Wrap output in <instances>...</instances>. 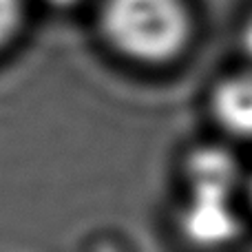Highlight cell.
<instances>
[{
    "mask_svg": "<svg viewBox=\"0 0 252 252\" xmlns=\"http://www.w3.org/2000/svg\"><path fill=\"white\" fill-rule=\"evenodd\" d=\"M175 226L179 237L195 250L223 252L232 248L250 226L244 192L184 186Z\"/></svg>",
    "mask_w": 252,
    "mask_h": 252,
    "instance_id": "7a4b0ae2",
    "label": "cell"
},
{
    "mask_svg": "<svg viewBox=\"0 0 252 252\" xmlns=\"http://www.w3.org/2000/svg\"><path fill=\"white\" fill-rule=\"evenodd\" d=\"M244 206L246 213H248V219L252 223V168L246 170V179H244Z\"/></svg>",
    "mask_w": 252,
    "mask_h": 252,
    "instance_id": "8992f818",
    "label": "cell"
},
{
    "mask_svg": "<svg viewBox=\"0 0 252 252\" xmlns=\"http://www.w3.org/2000/svg\"><path fill=\"white\" fill-rule=\"evenodd\" d=\"M25 20V2L22 0H0V49H4Z\"/></svg>",
    "mask_w": 252,
    "mask_h": 252,
    "instance_id": "277c9868",
    "label": "cell"
},
{
    "mask_svg": "<svg viewBox=\"0 0 252 252\" xmlns=\"http://www.w3.org/2000/svg\"><path fill=\"white\" fill-rule=\"evenodd\" d=\"M44 2L53 4V7H60V9H64V7H73V4L82 2V0H44Z\"/></svg>",
    "mask_w": 252,
    "mask_h": 252,
    "instance_id": "52a82bcc",
    "label": "cell"
},
{
    "mask_svg": "<svg viewBox=\"0 0 252 252\" xmlns=\"http://www.w3.org/2000/svg\"><path fill=\"white\" fill-rule=\"evenodd\" d=\"M239 38H241V51L246 56V64L252 66V11L246 16L244 25H241Z\"/></svg>",
    "mask_w": 252,
    "mask_h": 252,
    "instance_id": "5b68a950",
    "label": "cell"
},
{
    "mask_svg": "<svg viewBox=\"0 0 252 252\" xmlns=\"http://www.w3.org/2000/svg\"><path fill=\"white\" fill-rule=\"evenodd\" d=\"M104 40L126 60L142 66L175 62L195 35L188 0H102Z\"/></svg>",
    "mask_w": 252,
    "mask_h": 252,
    "instance_id": "6da1fadb",
    "label": "cell"
},
{
    "mask_svg": "<svg viewBox=\"0 0 252 252\" xmlns=\"http://www.w3.org/2000/svg\"><path fill=\"white\" fill-rule=\"evenodd\" d=\"M208 109L217 128L230 142L252 144V66L221 75L210 89Z\"/></svg>",
    "mask_w": 252,
    "mask_h": 252,
    "instance_id": "3957f363",
    "label": "cell"
}]
</instances>
